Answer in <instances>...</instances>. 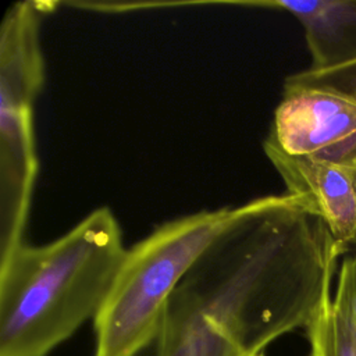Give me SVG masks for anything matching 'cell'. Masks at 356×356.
<instances>
[{"mask_svg": "<svg viewBox=\"0 0 356 356\" xmlns=\"http://www.w3.org/2000/svg\"><path fill=\"white\" fill-rule=\"evenodd\" d=\"M228 4L286 11L303 28L310 70L328 71L356 64V0H263Z\"/></svg>", "mask_w": 356, "mask_h": 356, "instance_id": "cell-6", "label": "cell"}, {"mask_svg": "<svg viewBox=\"0 0 356 356\" xmlns=\"http://www.w3.org/2000/svg\"><path fill=\"white\" fill-rule=\"evenodd\" d=\"M266 140L288 156L356 164V99L285 78Z\"/></svg>", "mask_w": 356, "mask_h": 356, "instance_id": "cell-4", "label": "cell"}, {"mask_svg": "<svg viewBox=\"0 0 356 356\" xmlns=\"http://www.w3.org/2000/svg\"><path fill=\"white\" fill-rule=\"evenodd\" d=\"M234 210H202L170 220L127 249L93 320V356H136L153 342L178 282Z\"/></svg>", "mask_w": 356, "mask_h": 356, "instance_id": "cell-2", "label": "cell"}, {"mask_svg": "<svg viewBox=\"0 0 356 356\" xmlns=\"http://www.w3.org/2000/svg\"><path fill=\"white\" fill-rule=\"evenodd\" d=\"M125 252L121 227L103 206L57 239L22 242L0 257V356H47L95 320Z\"/></svg>", "mask_w": 356, "mask_h": 356, "instance_id": "cell-1", "label": "cell"}, {"mask_svg": "<svg viewBox=\"0 0 356 356\" xmlns=\"http://www.w3.org/2000/svg\"><path fill=\"white\" fill-rule=\"evenodd\" d=\"M356 254L345 256L339 264L332 298L306 328L309 356H356V330L352 317V282Z\"/></svg>", "mask_w": 356, "mask_h": 356, "instance_id": "cell-7", "label": "cell"}, {"mask_svg": "<svg viewBox=\"0 0 356 356\" xmlns=\"http://www.w3.org/2000/svg\"><path fill=\"white\" fill-rule=\"evenodd\" d=\"M286 78L296 83L331 88L356 99V64L328 71H313L307 68Z\"/></svg>", "mask_w": 356, "mask_h": 356, "instance_id": "cell-8", "label": "cell"}, {"mask_svg": "<svg viewBox=\"0 0 356 356\" xmlns=\"http://www.w3.org/2000/svg\"><path fill=\"white\" fill-rule=\"evenodd\" d=\"M263 149L286 192L302 196L345 250L356 243V164L288 156L267 140Z\"/></svg>", "mask_w": 356, "mask_h": 356, "instance_id": "cell-5", "label": "cell"}, {"mask_svg": "<svg viewBox=\"0 0 356 356\" xmlns=\"http://www.w3.org/2000/svg\"><path fill=\"white\" fill-rule=\"evenodd\" d=\"M60 1H17L0 26V257L24 242L38 156L33 104L44 82L40 29Z\"/></svg>", "mask_w": 356, "mask_h": 356, "instance_id": "cell-3", "label": "cell"}, {"mask_svg": "<svg viewBox=\"0 0 356 356\" xmlns=\"http://www.w3.org/2000/svg\"><path fill=\"white\" fill-rule=\"evenodd\" d=\"M253 356H264V352H261V353H257V355H253Z\"/></svg>", "mask_w": 356, "mask_h": 356, "instance_id": "cell-9", "label": "cell"}]
</instances>
